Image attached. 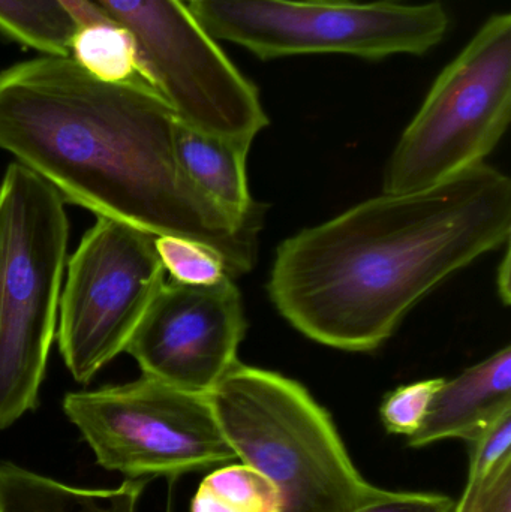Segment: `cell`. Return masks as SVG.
Wrapping results in <instances>:
<instances>
[{"label":"cell","mask_w":511,"mask_h":512,"mask_svg":"<svg viewBox=\"0 0 511 512\" xmlns=\"http://www.w3.org/2000/svg\"><path fill=\"white\" fill-rule=\"evenodd\" d=\"M146 481L128 480L116 489H81L0 463V512H137Z\"/></svg>","instance_id":"4fadbf2b"},{"label":"cell","mask_w":511,"mask_h":512,"mask_svg":"<svg viewBox=\"0 0 511 512\" xmlns=\"http://www.w3.org/2000/svg\"><path fill=\"white\" fill-rule=\"evenodd\" d=\"M251 144L177 122L176 147L183 170L215 206L239 222L263 221V209L252 200L246 177Z\"/></svg>","instance_id":"7c38bea8"},{"label":"cell","mask_w":511,"mask_h":512,"mask_svg":"<svg viewBox=\"0 0 511 512\" xmlns=\"http://www.w3.org/2000/svg\"><path fill=\"white\" fill-rule=\"evenodd\" d=\"M59 3L74 21L75 29L92 24H116L92 0H59Z\"/></svg>","instance_id":"7402d4cb"},{"label":"cell","mask_w":511,"mask_h":512,"mask_svg":"<svg viewBox=\"0 0 511 512\" xmlns=\"http://www.w3.org/2000/svg\"><path fill=\"white\" fill-rule=\"evenodd\" d=\"M242 295L227 277L210 286L164 282L126 345L143 376L207 396L237 363Z\"/></svg>","instance_id":"30bf717a"},{"label":"cell","mask_w":511,"mask_h":512,"mask_svg":"<svg viewBox=\"0 0 511 512\" xmlns=\"http://www.w3.org/2000/svg\"><path fill=\"white\" fill-rule=\"evenodd\" d=\"M507 411H511L510 346L456 378L446 379L422 427L408 438V445L423 448L446 439H464L473 444Z\"/></svg>","instance_id":"8fae6325"},{"label":"cell","mask_w":511,"mask_h":512,"mask_svg":"<svg viewBox=\"0 0 511 512\" xmlns=\"http://www.w3.org/2000/svg\"><path fill=\"white\" fill-rule=\"evenodd\" d=\"M63 412L107 471L176 478L236 460L207 396L156 379L66 394Z\"/></svg>","instance_id":"52a82bcc"},{"label":"cell","mask_w":511,"mask_h":512,"mask_svg":"<svg viewBox=\"0 0 511 512\" xmlns=\"http://www.w3.org/2000/svg\"><path fill=\"white\" fill-rule=\"evenodd\" d=\"M156 252L171 280L192 286H210L230 277L224 259L207 246L174 236H156Z\"/></svg>","instance_id":"2e32d148"},{"label":"cell","mask_w":511,"mask_h":512,"mask_svg":"<svg viewBox=\"0 0 511 512\" xmlns=\"http://www.w3.org/2000/svg\"><path fill=\"white\" fill-rule=\"evenodd\" d=\"M275 484L248 465L216 469L201 481L191 512H281Z\"/></svg>","instance_id":"5bb4252c"},{"label":"cell","mask_w":511,"mask_h":512,"mask_svg":"<svg viewBox=\"0 0 511 512\" xmlns=\"http://www.w3.org/2000/svg\"><path fill=\"white\" fill-rule=\"evenodd\" d=\"M452 512H511V459L476 483H467Z\"/></svg>","instance_id":"ffe728a7"},{"label":"cell","mask_w":511,"mask_h":512,"mask_svg":"<svg viewBox=\"0 0 511 512\" xmlns=\"http://www.w3.org/2000/svg\"><path fill=\"white\" fill-rule=\"evenodd\" d=\"M511 182L480 164L434 188L363 201L279 245L270 298L299 333L380 348L447 277L510 243Z\"/></svg>","instance_id":"7a4b0ae2"},{"label":"cell","mask_w":511,"mask_h":512,"mask_svg":"<svg viewBox=\"0 0 511 512\" xmlns=\"http://www.w3.org/2000/svg\"><path fill=\"white\" fill-rule=\"evenodd\" d=\"M189 12L215 41L263 60L303 54H348L381 60L425 54L446 38L441 3L381 0H195Z\"/></svg>","instance_id":"8992f818"},{"label":"cell","mask_w":511,"mask_h":512,"mask_svg":"<svg viewBox=\"0 0 511 512\" xmlns=\"http://www.w3.org/2000/svg\"><path fill=\"white\" fill-rule=\"evenodd\" d=\"M510 268V243H507L503 261L500 262V267H498L497 277L498 295H500L504 306H509L510 304Z\"/></svg>","instance_id":"603a6c76"},{"label":"cell","mask_w":511,"mask_h":512,"mask_svg":"<svg viewBox=\"0 0 511 512\" xmlns=\"http://www.w3.org/2000/svg\"><path fill=\"white\" fill-rule=\"evenodd\" d=\"M207 400L237 459L281 493V512H350L383 495L300 382L237 361Z\"/></svg>","instance_id":"3957f363"},{"label":"cell","mask_w":511,"mask_h":512,"mask_svg":"<svg viewBox=\"0 0 511 512\" xmlns=\"http://www.w3.org/2000/svg\"><path fill=\"white\" fill-rule=\"evenodd\" d=\"M446 379L434 378L402 385L387 394L380 408L381 421L393 435L413 436L422 427L432 400Z\"/></svg>","instance_id":"ac0fdd59"},{"label":"cell","mask_w":511,"mask_h":512,"mask_svg":"<svg viewBox=\"0 0 511 512\" xmlns=\"http://www.w3.org/2000/svg\"><path fill=\"white\" fill-rule=\"evenodd\" d=\"M471 447L468 483H476L511 459V411L495 420Z\"/></svg>","instance_id":"d6986e66"},{"label":"cell","mask_w":511,"mask_h":512,"mask_svg":"<svg viewBox=\"0 0 511 512\" xmlns=\"http://www.w3.org/2000/svg\"><path fill=\"white\" fill-rule=\"evenodd\" d=\"M511 119V15L494 14L432 84L396 144L383 192L434 188L485 164Z\"/></svg>","instance_id":"5b68a950"},{"label":"cell","mask_w":511,"mask_h":512,"mask_svg":"<svg viewBox=\"0 0 511 512\" xmlns=\"http://www.w3.org/2000/svg\"><path fill=\"white\" fill-rule=\"evenodd\" d=\"M65 201L20 162L0 183V430L38 406L68 251Z\"/></svg>","instance_id":"277c9868"},{"label":"cell","mask_w":511,"mask_h":512,"mask_svg":"<svg viewBox=\"0 0 511 512\" xmlns=\"http://www.w3.org/2000/svg\"><path fill=\"white\" fill-rule=\"evenodd\" d=\"M156 236L98 216L69 258L60 294L59 351L75 381L89 384L125 351L164 285Z\"/></svg>","instance_id":"9c48e42d"},{"label":"cell","mask_w":511,"mask_h":512,"mask_svg":"<svg viewBox=\"0 0 511 512\" xmlns=\"http://www.w3.org/2000/svg\"><path fill=\"white\" fill-rule=\"evenodd\" d=\"M0 32L42 54L71 56V30L57 26L23 0H0Z\"/></svg>","instance_id":"e0dca14e"},{"label":"cell","mask_w":511,"mask_h":512,"mask_svg":"<svg viewBox=\"0 0 511 512\" xmlns=\"http://www.w3.org/2000/svg\"><path fill=\"white\" fill-rule=\"evenodd\" d=\"M455 501L435 493L390 492L350 512H452Z\"/></svg>","instance_id":"44dd1931"},{"label":"cell","mask_w":511,"mask_h":512,"mask_svg":"<svg viewBox=\"0 0 511 512\" xmlns=\"http://www.w3.org/2000/svg\"><path fill=\"white\" fill-rule=\"evenodd\" d=\"M134 38L147 83L195 131L254 141L269 125L257 87L179 0H92Z\"/></svg>","instance_id":"ba28073f"},{"label":"cell","mask_w":511,"mask_h":512,"mask_svg":"<svg viewBox=\"0 0 511 512\" xmlns=\"http://www.w3.org/2000/svg\"><path fill=\"white\" fill-rule=\"evenodd\" d=\"M71 57L93 77L107 83L143 78L146 68L134 38L117 24H92L72 33Z\"/></svg>","instance_id":"9a60e30c"},{"label":"cell","mask_w":511,"mask_h":512,"mask_svg":"<svg viewBox=\"0 0 511 512\" xmlns=\"http://www.w3.org/2000/svg\"><path fill=\"white\" fill-rule=\"evenodd\" d=\"M177 122L143 78L107 83L71 56L42 54L0 71V150L66 204L213 249L236 280L254 267L261 221H236L191 182Z\"/></svg>","instance_id":"6da1fadb"},{"label":"cell","mask_w":511,"mask_h":512,"mask_svg":"<svg viewBox=\"0 0 511 512\" xmlns=\"http://www.w3.org/2000/svg\"><path fill=\"white\" fill-rule=\"evenodd\" d=\"M179 2H183V0H179ZM186 2L192 3L195 2V0H186Z\"/></svg>","instance_id":"cb8c5ba5"}]
</instances>
